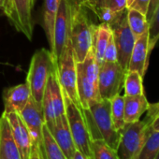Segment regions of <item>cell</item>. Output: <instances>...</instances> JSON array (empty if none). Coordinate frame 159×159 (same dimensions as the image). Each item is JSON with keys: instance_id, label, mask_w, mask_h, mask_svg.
<instances>
[{"instance_id": "1", "label": "cell", "mask_w": 159, "mask_h": 159, "mask_svg": "<svg viewBox=\"0 0 159 159\" xmlns=\"http://www.w3.org/2000/svg\"><path fill=\"white\" fill-rule=\"evenodd\" d=\"M91 140H104L111 148L117 150L121 132L113 125L111 114V100L102 99L94 102L88 109L83 110Z\"/></svg>"}, {"instance_id": "2", "label": "cell", "mask_w": 159, "mask_h": 159, "mask_svg": "<svg viewBox=\"0 0 159 159\" xmlns=\"http://www.w3.org/2000/svg\"><path fill=\"white\" fill-rule=\"evenodd\" d=\"M71 8L70 43L76 62H83L93 46L96 25L87 13V9L77 0H69Z\"/></svg>"}, {"instance_id": "3", "label": "cell", "mask_w": 159, "mask_h": 159, "mask_svg": "<svg viewBox=\"0 0 159 159\" xmlns=\"http://www.w3.org/2000/svg\"><path fill=\"white\" fill-rule=\"evenodd\" d=\"M57 65V61L51 51L44 48L38 50L32 56L26 77L31 96L34 100L41 105L44 90L48 79Z\"/></svg>"}, {"instance_id": "4", "label": "cell", "mask_w": 159, "mask_h": 159, "mask_svg": "<svg viewBox=\"0 0 159 159\" xmlns=\"http://www.w3.org/2000/svg\"><path fill=\"white\" fill-rule=\"evenodd\" d=\"M150 120L127 123L120 131V141L116 150L118 159H139L149 133Z\"/></svg>"}, {"instance_id": "5", "label": "cell", "mask_w": 159, "mask_h": 159, "mask_svg": "<svg viewBox=\"0 0 159 159\" xmlns=\"http://www.w3.org/2000/svg\"><path fill=\"white\" fill-rule=\"evenodd\" d=\"M66 116L68 122V126L76 146V149L83 152L88 159H92L91 152V139L86 124V120L83 109L78 107L63 91Z\"/></svg>"}, {"instance_id": "6", "label": "cell", "mask_w": 159, "mask_h": 159, "mask_svg": "<svg viewBox=\"0 0 159 159\" xmlns=\"http://www.w3.org/2000/svg\"><path fill=\"white\" fill-rule=\"evenodd\" d=\"M109 25L117 49V61L126 72L130 55L136 41L127 23V8L121 11Z\"/></svg>"}, {"instance_id": "7", "label": "cell", "mask_w": 159, "mask_h": 159, "mask_svg": "<svg viewBox=\"0 0 159 159\" xmlns=\"http://www.w3.org/2000/svg\"><path fill=\"white\" fill-rule=\"evenodd\" d=\"M57 74L63 91L78 107L82 108L77 90V62L70 40L57 59Z\"/></svg>"}, {"instance_id": "8", "label": "cell", "mask_w": 159, "mask_h": 159, "mask_svg": "<svg viewBox=\"0 0 159 159\" xmlns=\"http://www.w3.org/2000/svg\"><path fill=\"white\" fill-rule=\"evenodd\" d=\"M34 3V0H5L1 8L16 31L22 33L29 40L33 38Z\"/></svg>"}, {"instance_id": "9", "label": "cell", "mask_w": 159, "mask_h": 159, "mask_svg": "<svg viewBox=\"0 0 159 159\" xmlns=\"http://www.w3.org/2000/svg\"><path fill=\"white\" fill-rule=\"evenodd\" d=\"M125 71L118 62L104 61L99 66L98 91L101 99L111 100L124 89Z\"/></svg>"}, {"instance_id": "10", "label": "cell", "mask_w": 159, "mask_h": 159, "mask_svg": "<svg viewBox=\"0 0 159 159\" xmlns=\"http://www.w3.org/2000/svg\"><path fill=\"white\" fill-rule=\"evenodd\" d=\"M71 8L69 0H60L53 31V46L51 50L55 60L61 55L66 44L70 40Z\"/></svg>"}, {"instance_id": "11", "label": "cell", "mask_w": 159, "mask_h": 159, "mask_svg": "<svg viewBox=\"0 0 159 159\" xmlns=\"http://www.w3.org/2000/svg\"><path fill=\"white\" fill-rule=\"evenodd\" d=\"M19 114L30 133L33 144L40 146L42 141V129L45 125L41 105L38 104L31 97L26 106Z\"/></svg>"}, {"instance_id": "12", "label": "cell", "mask_w": 159, "mask_h": 159, "mask_svg": "<svg viewBox=\"0 0 159 159\" xmlns=\"http://www.w3.org/2000/svg\"><path fill=\"white\" fill-rule=\"evenodd\" d=\"M4 114L7 116L10 122L13 139L19 148L22 158L29 159L33 147V141L25 122L23 121L20 114L17 112H10Z\"/></svg>"}, {"instance_id": "13", "label": "cell", "mask_w": 159, "mask_h": 159, "mask_svg": "<svg viewBox=\"0 0 159 159\" xmlns=\"http://www.w3.org/2000/svg\"><path fill=\"white\" fill-rule=\"evenodd\" d=\"M31 97V90L26 82L5 89L3 92V101L5 106L3 112L20 113L26 106Z\"/></svg>"}, {"instance_id": "14", "label": "cell", "mask_w": 159, "mask_h": 159, "mask_svg": "<svg viewBox=\"0 0 159 159\" xmlns=\"http://www.w3.org/2000/svg\"><path fill=\"white\" fill-rule=\"evenodd\" d=\"M48 129L53 137L57 145L63 151L67 159H72L77 149L68 126V122L66 114L56 119L55 124Z\"/></svg>"}, {"instance_id": "15", "label": "cell", "mask_w": 159, "mask_h": 159, "mask_svg": "<svg viewBox=\"0 0 159 159\" xmlns=\"http://www.w3.org/2000/svg\"><path fill=\"white\" fill-rule=\"evenodd\" d=\"M0 159H23L7 116L0 117Z\"/></svg>"}, {"instance_id": "16", "label": "cell", "mask_w": 159, "mask_h": 159, "mask_svg": "<svg viewBox=\"0 0 159 159\" xmlns=\"http://www.w3.org/2000/svg\"><path fill=\"white\" fill-rule=\"evenodd\" d=\"M149 55L150 52L148 49V32H147L136 39L130 55L127 71H137L143 78L147 70Z\"/></svg>"}, {"instance_id": "17", "label": "cell", "mask_w": 159, "mask_h": 159, "mask_svg": "<svg viewBox=\"0 0 159 159\" xmlns=\"http://www.w3.org/2000/svg\"><path fill=\"white\" fill-rule=\"evenodd\" d=\"M77 90L80 104L83 110L88 109L91 104L102 100L98 91V85L93 82L77 68Z\"/></svg>"}, {"instance_id": "18", "label": "cell", "mask_w": 159, "mask_h": 159, "mask_svg": "<svg viewBox=\"0 0 159 159\" xmlns=\"http://www.w3.org/2000/svg\"><path fill=\"white\" fill-rule=\"evenodd\" d=\"M125 98V122L134 123L139 121L143 113H145L150 106L145 95L127 97L124 96Z\"/></svg>"}, {"instance_id": "19", "label": "cell", "mask_w": 159, "mask_h": 159, "mask_svg": "<svg viewBox=\"0 0 159 159\" xmlns=\"http://www.w3.org/2000/svg\"><path fill=\"white\" fill-rule=\"evenodd\" d=\"M111 36V30L108 24L100 23L99 25H96L93 36L92 49L94 51L97 62L99 66L104 62V52Z\"/></svg>"}, {"instance_id": "20", "label": "cell", "mask_w": 159, "mask_h": 159, "mask_svg": "<svg viewBox=\"0 0 159 159\" xmlns=\"http://www.w3.org/2000/svg\"><path fill=\"white\" fill-rule=\"evenodd\" d=\"M60 0H45L44 2V14H43V25L45 34L50 44L51 50L53 46V31L54 23L58 11Z\"/></svg>"}, {"instance_id": "21", "label": "cell", "mask_w": 159, "mask_h": 159, "mask_svg": "<svg viewBox=\"0 0 159 159\" xmlns=\"http://www.w3.org/2000/svg\"><path fill=\"white\" fill-rule=\"evenodd\" d=\"M39 149L43 159H67L45 125L42 129V141Z\"/></svg>"}, {"instance_id": "22", "label": "cell", "mask_w": 159, "mask_h": 159, "mask_svg": "<svg viewBox=\"0 0 159 159\" xmlns=\"http://www.w3.org/2000/svg\"><path fill=\"white\" fill-rule=\"evenodd\" d=\"M127 23L136 39L148 32L149 23L146 16L134 9L127 8Z\"/></svg>"}, {"instance_id": "23", "label": "cell", "mask_w": 159, "mask_h": 159, "mask_svg": "<svg viewBox=\"0 0 159 159\" xmlns=\"http://www.w3.org/2000/svg\"><path fill=\"white\" fill-rule=\"evenodd\" d=\"M81 3L92 12L98 10L121 11L127 8V0H82Z\"/></svg>"}, {"instance_id": "24", "label": "cell", "mask_w": 159, "mask_h": 159, "mask_svg": "<svg viewBox=\"0 0 159 159\" xmlns=\"http://www.w3.org/2000/svg\"><path fill=\"white\" fill-rule=\"evenodd\" d=\"M111 114L113 125L117 131H121L125 125V98L124 96L117 95L111 99Z\"/></svg>"}, {"instance_id": "25", "label": "cell", "mask_w": 159, "mask_h": 159, "mask_svg": "<svg viewBox=\"0 0 159 159\" xmlns=\"http://www.w3.org/2000/svg\"><path fill=\"white\" fill-rule=\"evenodd\" d=\"M143 78L139 75L137 71H126L125 77V84H124V89H125V95L127 97L132 96H139L143 95V84H142Z\"/></svg>"}, {"instance_id": "26", "label": "cell", "mask_w": 159, "mask_h": 159, "mask_svg": "<svg viewBox=\"0 0 159 159\" xmlns=\"http://www.w3.org/2000/svg\"><path fill=\"white\" fill-rule=\"evenodd\" d=\"M159 152V131H152L149 125V133L142 146L139 159H155Z\"/></svg>"}, {"instance_id": "27", "label": "cell", "mask_w": 159, "mask_h": 159, "mask_svg": "<svg viewBox=\"0 0 159 159\" xmlns=\"http://www.w3.org/2000/svg\"><path fill=\"white\" fill-rule=\"evenodd\" d=\"M91 152L92 159H118L116 151L101 139L91 142Z\"/></svg>"}, {"instance_id": "28", "label": "cell", "mask_w": 159, "mask_h": 159, "mask_svg": "<svg viewBox=\"0 0 159 159\" xmlns=\"http://www.w3.org/2000/svg\"><path fill=\"white\" fill-rule=\"evenodd\" d=\"M159 40V4L157 5L150 22L148 28V49L149 52L156 45Z\"/></svg>"}, {"instance_id": "29", "label": "cell", "mask_w": 159, "mask_h": 159, "mask_svg": "<svg viewBox=\"0 0 159 159\" xmlns=\"http://www.w3.org/2000/svg\"><path fill=\"white\" fill-rule=\"evenodd\" d=\"M104 61L106 62H118L117 61V49L112 37V34L109 39L108 45L104 52Z\"/></svg>"}, {"instance_id": "30", "label": "cell", "mask_w": 159, "mask_h": 159, "mask_svg": "<svg viewBox=\"0 0 159 159\" xmlns=\"http://www.w3.org/2000/svg\"><path fill=\"white\" fill-rule=\"evenodd\" d=\"M149 4H150V0H133L128 8L134 9L146 16L147 11L149 8Z\"/></svg>"}, {"instance_id": "31", "label": "cell", "mask_w": 159, "mask_h": 159, "mask_svg": "<svg viewBox=\"0 0 159 159\" xmlns=\"http://www.w3.org/2000/svg\"><path fill=\"white\" fill-rule=\"evenodd\" d=\"M159 4V0H150V4H149V8H148V11H147V13H146V20L147 22L149 23L157 5Z\"/></svg>"}, {"instance_id": "32", "label": "cell", "mask_w": 159, "mask_h": 159, "mask_svg": "<svg viewBox=\"0 0 159 159\" xmlns=\"http://www.w3.org/2000/svg\"><path fill=\"white\" fill-rule=\"evenodd\" d=\"M147 112H148L147 118H149V119H152L155 114H157L159 112V102H157L155 104H150Z\"/></svg>"}, {"instance_id": "33", "label": "cell", "mask_w": 159, "mask_h": 159, "mask_svg": "<svg viewBox=\"0 0 159 159\" xmlns=\"http://www.w3.org/2000/svg\"><path fill=\"white\" fill-rule=\"evenodd\" d=\"M29 159H43L39 145L33 144V147H32V150H31V153H30Z\"/></svg>"}, {"instance_id": "34", "label": "cell", "mask_w": 159, "mask_h": 159, "mask_svg": "<svg viewBox=\"0 0 159 159\" xmlns=\"http://www.w3.org/2000/svg\"><path fill=\"white\" fill-rule=\"evenodd\" d=\"M149 119V118H148ZM150 120V128L152 131H159V112L155 114L152 119Z\"/></svg>"}, {"instance_id": "35", "label": "cell", "mask_w": 159, "mask_h": 159, "mask_svg": "<svg viewBox=\"0 0 159 159\" xmlns=\"http://www.w3.org/2000/svg\"><path fill=\"white\" fill-rule=\"evenodd\" d=\"M72 159H88V158H87L83 152H81L80 151L76 150V152H75V153H74Z\"/></svg>"}, {"instance_id": "36", "label": "cell", "mask_w": 159, "mask_h": 159, "mask_svg": "<svg viewBox=\"0 0 159 159\" xmlns=\"http://www.w3.org/2000/svg\"><path fill=\"white\" fill-rule=\"evenodd\" d=\"M4 1H5V0H0V9L2 8V6L4 4Z\"/></svg>"}, {"instance_id": "37", "label": "cell", "mask_w": 159, "mask_h": 159, "mask_svg": "<svg viewBox=\"0 0 159 159\" xmlns=\"http://www.w3.org/2000/svg\"><path fill=\"white\" fill-rule=\"evenodd\" d=\"M132 1H133V0H127V8L129 7V5L132 3Z\"/></svg>"}, {"instance_id": "38", "label": "cell", "mask_w": 159, "mask_h": 159, "mask_svg": "<svg viewBox=\"0 0 159 159\" xmlns=\"http://www.w3.org/2000/svg\"><path fill=\"white\" fill-rule=\"evenodd\" d=\"M155 159H159V152L157 153V155H156V157H155Z\"/></svg>"}, {"instance_id": "39", "label": "cell", "mask_w": 159, "mask_h": 159, "mask_svg": "<svg viewBox=\"0 0 159 159\" xmlns=\"http://www.w3.org/2000/svg\"><path fill=\"white\" fill-rule=\"evenodd\" d=\"M78 2H82V0H77Z\"/></svg>"}, {"instance_id": "40", "label": "cell", "mask_w": 159, "mask_h": 159, "mask_svg": "<svg viewBox=\"0 0 159 159\" xmlns=\"http://www.w3.org/2000/svg\"><path fill=\"white\" fill-rule=\"evenodd\" d=\"M35 1H36V0H34V2H35Z\"/></svg>"}]
</instances>
